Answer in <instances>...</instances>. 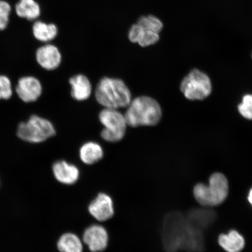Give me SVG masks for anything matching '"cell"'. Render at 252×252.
Segmentation results:
<instances>
[{
    "mask_svg": "<svg viewBox=\"0 0 252 252\" xmlns=\"http://www.w3.org/2000/svg\"><path fill=\"white\" fill-rule=\"evenodd\" d=\"M203 230L194 225L187 216L179 212L169 213L163 220L162 239L168 252L179 250L196 252L204 247Z\"/></svg>",
    "mask_w": 252,
    "mask_h": 252,
    "instance_id": "cell-1",
    "label": "cell"
},
{
    "mask_svg": "<svg viewBox=\"0 0 252 252\" xmlns=\"http://www.w3.org/2000/svg\"><path fill=\"white\" fill-rule=\"evenodd\" d=\"M124 115L127 125L131 127L153 126L160 122L162 111L156 99L141 96L131 100Z\"/></svg>",
    "mask_w": 252,
    "mask_h": 252,
    "instance_id": "cell-2",
    "label": "cell"
},
{
    "mask_svg": "<svg viewBox=\"0 0 252 252\" xmlns=\"http://www.w3.org/2000/svg\"><path fill=\"white\" fill-rule=\"evenodd\" d=\"M97 101L107 109L127 108L131 94L126 84L117 78L105 77L99 82L95 90Z\"/></svg>",
    "mask_w": 252,
    "mask_h": 252,
    "instance_id": "cell-3",
    "label": "cell"
},
{
    "mask_svg": "<svg viewBox=\"0 0 252 252\" xmlns=\"http://www.w3.org/2000/svg\"><path fill=\"white\" fill-rule=\"evenodd\" d=\"M229 193L227 179L221 173H214L210 176L209 185L197 184L193 189L195 199L201 206L213 207L223 202Z\"/></svg>",
    "mask_w": 252,
    "mask_h": 252,
    "instance_id": "cell-4",
    "label": "cell"
},
{
    "mask_svg": "<svg viewBox=\"0 0 252 252\" xmlns=\"http://www.w3.org/2000/svg\"><path fill=\"white\" fill-rule=\"evenodd\" d=\"M52 122L37 115H31L26 121L19 123L16 135L19 139L30 144H39L55 136Z\"/></svg>",
    "mask_w": 252,
    "mask_h": 252,
    "instance_id": "cell-5",
    "label": "cell"
},
{
    "mask_svg": "<svg viewBox=\"0 0 252 252\" xmlns=\"http://www.w3.org/2000/svg\"><path fill=\"white\" fill-rule=\"evenodd\" d=\"M180 90L189 100H202L212 94V81L206 73L193 69L183 79Z\"/></svg>",
    "mask_w": 252,
    "mask_h": 252,
    "instance_id": "cell-6",
    "label": "cell"
},
{
    "mask_svg": "<svg viewBox=\"0 0 252 252\" xmlns=\"http://www.w3.org/2000/svg\"><path fill=\"white\" fill-rule=\"evenodd\" d=\"M100 122L104 126L102 138L109 143H116L124 138L127 129L125 115L117 109L105 108L100 112Z\"/></svg>",
    "mask_w": 252,
    "mask_h": 252,
    "instance_id": "cell-7",
    "label": "cell"
},
{
    "mask_svg": "<svg viewBox=\"0 0 252 252\" xmlns=\"http://www.w3.org/2000/svg\"><path fill=\"white\" fill-rule=\"evenodd\" d=\"M14 90L15 94L22 102L32 103L36 102L42 96L43 87L38 78L27 75L18 78Z\"/></svg>",
    "mask_w": 252,
    "mask_h": 252,
    "instance_id": "cell-8",
    "label": "cell"
},
{
    "mask_svg": "<svg viewBox=\"0 0 252 252\" xmlns=\"http://www.w3.org/2000/svg\"><path fill=\"white\" fill-rule=\"evenodd\" d=\"M88 210L90 215L97 221H107L115 214L113 198L108 194L100 192L88 205Z\"/></svg>",
    "mask_w": 252,
    "mask_h": 252,
    "instance_id": "cell-9",
    "label": "cell"
},
{
    "mask_svg": "<svg viewBox=\"0 0 252 252\" xmlns=\"http://www.w3.org/2000/svg\"><path fill=\"white\" fill-rule=\"evenodd\" d=\"M83 243L91 252H101L108 247L109 236L105 227L100 224H92L84 230L82 238Z\"/></svg>",
    "mask_w": 252,
    "mask_h": 252,
    "instance_id": "cell-10",
    "label": "cell"
},
{
    "mask_svg": "<svg viewBox=\"0 0 252 252\" xmlns=\"http://www.w3.org/2000/svg\"><path fill=\"white\" fill-rule=\"evenodd\" d=\"M52 171L56 181L64 185H74L80 177L78 167L64 160H58L53 163Z\"/></svg>",
    "mask_w": 252,
    "mask_h": 252,
    "instance_id": "cell-11",
    "label": "cell"
},
{
    "mask_svg": "<svg viewBox=\"0 0 252 252\" xmlns=\"http://www.w3.org/2000/svg\"><path fill=\"white\" fill-rule=\"evenodd\" d=\"M36 61L46 70H54L61 64L62 55L58 47L46 45L37 49L35 53Z\"/></svg>",
    "mask_w": 252,
    "mask_h": 252,
    "instance_id": "cell-12",
    "label": "cell"
},
{
    "mask_svg": "<svg viewBox=\"0 0 252 252\" xmlns=\"http://www.w3.org/2000/svg\"><path fill=\"white\" fill-rule=\"evenodd\" d=\"M160 38V34L144 30L137 23L131 27L128 32L129 40L131 42L138 43L141 47L156 45Z\"/></svg>",
    "mask_w": 252,
    "mask_h": 252,
    "instance_id": "cell-13",
    "label": "cell"
},
{
    "mask_svg": "<svg viewBox=\"0 0 252 252\" xmlns=\"http://www.w3.org/2000/svg\"><path fill=\"white\" fill-rule=\"evenodd\" d=\"M72 97L78 101L89 98L92 93V86L88 78L83 74H78L70 79Z\"/></svg>",
    "mask_w": 252,
    "mask_h": 252,
    "instance_id": "cell-14",
    "label": "cell"
},
{
    "mask_svg": "<svg viewBox=\"0 0 252 252\" xmlns=\"http://www.w3.org/2000/svg\"><path fill=\"white\" fill-rule=\"evenodd\" d=\"M219 243L226 252H241L245 247V241L243 236L232 230L228 234L220 235Z\"/></svg>",
    "mask_w": 252,
    "mask_h": 252,
    "instance_id": "cell-15",
    "label": "cell"
},
{
    "mask_svg": "<svg viewBox=\"0 0 252 252\" xmlns=\"http://www.w3.org/2000/svg\"><path fill=\"white\" fill-rule=\"evenodd\" d=\"M103 155L102 147L95 142H88L80 148V159L86 165H94L98 162L103 158Z\"/></svg>",
    "mask_w": 252,
    "mask_h": 252,
    "instance_id": "cell-16",
    "label": "cell"
},
{
    "mask_svg": "<svg viewBox=\"0 0 252 252\" xmlns=\"http://www.w3.org/2000/svg\"><path fill=\"white\" fill-rule=\"evenodd\" d=\"M60 252H83V242L72 232H66L61 236L57 242Z\"/></svg>",
    "mask_w": 252,
    "mask_h": 252,
    "instance_id": "cell-17",
    "label": "cell"
},
{
    "mask_svg": "<svg viewBox=\"0 0 252 252\" xmlns=\"http://www.w3.org/2000/svg\"><path fill=\"white\" fill-rule=\"evenodd\" d=\"M187 217L194 225L203 230L212 224L215 220L216 213L210 210L195 209L190 210Z\"/></svg>",
    "mask_w": 252,
    "mask_h": 252,
    "instance_id": "cell-18",
    "label": "cell"
},
{
    "mask_svg": "<svg viewBox=\"0 0 252 252\" xmlns=\"http://www.w3.org/2000/svg\"><path fill=\"white\" fill-rule=\"evenodd\" d=\"M58 33V28L55 24H47L37 21L33 26V36L40 42H50L55 38Z\"/></svg>",
    "mask_w": 252,
    "mask_h": 252,
    "instance_id": "cell-19",
    "label": "cell"
},
{
    "mask_svg": "<svg viewBox=\"0 0 252 252\" xmlns=\"http://www.w3.org/2000/svg\"><path fill=\"white\" fill-rule=\"evenodd\" d=\"M16 12L19 17L32 21L39 17L40 8L34 0H20L16 5Z\"/></svg>",
    "mask_w": 252,
    "mask_h": 252,
    "instance_id": "cell-20",
    "label": "cell"
},
{
    "mask_svg": "<svg viewBox=\"0 0 252 252\" xmlns=\"http://www.w3.org/2000/svg\"><path fill=\"white\" fill-rule=\"evenodd\" d=\"M144 30L160 34L164 28V24L160 19L156 15L149 14L142 16L137 21Z\"/></svg>",
    "mask_w": 252,
    "mask_h": 252,
    "instance_id": "cell-21",
    "label": "cell"
},
{
    "mask_svg": "<svg viewBox=\"0 0 252 252\" xmlns=\"http://www.w3.org/2000/svg\"><path fill=\"white\" fill-rule=\"evenodd\" d=\"M12 81L7 75L0 74V100H8L14 96Z\"/></svg>",
    "mask_w": 252,
    "mask_h": 252,
    "instance_id": "cell-22",
    "label": "cell"
},
{
    "mask_svg": "<svg viewBox=\"0 0 252 252\" xmlns=\"http://www.w3.org/2000/svg\"><path fill=\"white\" fill-rule=\"evenodd\" d=\"M238 109L242 117L252 120V94H247L243 97Z\"/></svg>",
    "mask_w": 252,
    "mask_h": 252,
    "instance_id": "cell-23",
    "label": "cell"
},
{
    "mask_svg": "<svg viewBox=\"0 0 252 252\" xmlns=\"http://www.w3.org/2000/svg\"><path fill=\"white\" fill-rule=\"evenodd\" d=\"M11 9L8 2L0 1V31L4 30L7 27Z\"/></svg>",
    "mask_w": 252,
    "mask_h": 252,
    "instance_id": "cell-24",
    "label": "cell"
},
{
    "mask_svg": "<svg viewBox=\"0 0 252 252\" xmlns=\"http://www.w3.org/2000/svg\"><path fill=\"white\" fill-rule=\"evenodd\" d=\"M248 199L249 202H250L252 206V188L251 189L250 192H249Z\"/></svg>",
    "mask_w": 252,
    "mask_h": 252,
    "instance_id": "cell-25",
    "label": "cell"
},
{
    "mask_svg": "<svg viewBox=\"0 0 252 252\" xmlns=\"http://www.w3.org/2000/svg\"></svg>",
    "mask_w": 252,
    "mask_h": 252,
    "instance_id": "cell-26",
    "label": "cell"
}]
</instances>
